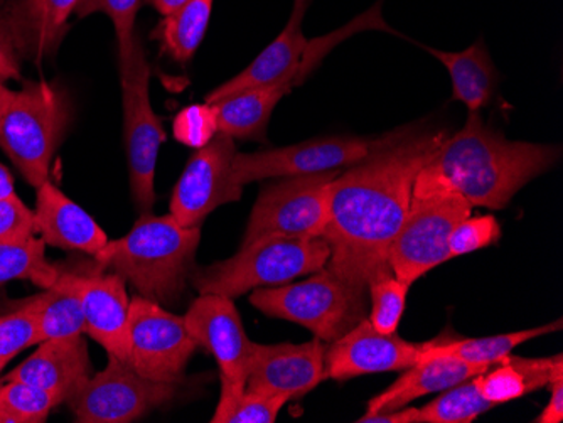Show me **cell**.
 <instances>
[{
  "label": "cell",
  "instance_id": "18",
  "mask_svg": "<svg viewBox=\"0 0 563 423\" xmlns=\"http://www.w3.org/2000/svg\"><path fill=\"white\" fill-rule=\"evenodd\" d=\"M37 352L9 372L4 381H22L49 391L66 403L73 391L91 377L88 344L84 336L40 343Z\"/></svg>",
  "mask_w": 563,
  "mask_h": 423
},
{
  "label": "cell",
  "instance_id": "5",
  "mask_svg": "<svg viewBox=\"0 0 563 423\" xmlns=\"http://www.w3.org/2000/svg\"><path fill=\"white\" fill-rule=\"evenodd\" d=\"M71 119L69 98L47 81H30L14 91L0 115V147L34 188L49 181L55 157Z\"/></svg>",
  "mask_w": 563,
  "mask_h": 423
},
{
  "label": "cell",
  "instance_id": "38",
  "mask_svg": "<svg viewBox=\"0 0 563 423\" xmlns=\"http://www.w3.org/2000/svg\"><path fill=\"white\" fill-rule=\"evenodd\" d=\"M21 59L5 14V2L0 0V84L21 80Z\"/></svg>",
  "mask_w": 563,
  "mask_h": 423
},
{
  "label": "cell",
  "instance_id": "41",
  "mask_svg": "<svg viewBox=\"0 0 563 423\" xmlns=\"http://www.w3.org/2000/svg\"><path fill=\"white\" fill-rule=\"evenodd\" d=\"M145 2L156 9L161 15H169L170 12L176 11L177 8H181L188 0H145Z\"/></svg>",
  "mask_w": 563,
  "mask_h": 423
},
{
  "label": "cell",
  "instance_id": "4",
  "mask_svg": "<svg viewBox=\"0 0 563 423\" xmlns=\"http://www.w3.org/2000/svg\"><path fill=\"white\" fill-rule=\"evenodd\" d=\"M331 248L324 238L267 235L245 243L239 254L208 267L192 268L189 282L199 293L235 301L250 290L286 286L328 265Z\"/></svg>",
  "mask_w": 563,
  "mask_h": 423
},
{
  "label": "cell",
  "instance_id": "40",
  "mask_svg": "<svg viewBox=\"0 0 563 423\" xmlns=\"http://www.w3.org/2000/svg\"><path fill=\"white\" fill-rule=\"evenodd\" d=\"M15 194V185L12 174L9 172L8 167L0 164V199L11 198Z\"/></svg>",
  "mask_w": 563,
  "mask_h": 423
},
{
  "label": "cell",
  "instance_id": "6",
  "mask_svg": "<svg viewBox=\"0 0 563 423\" xmlns=\"http://www.w3.org/2000/svg\"><path fill=\"white\" fill-rule=\"evenodd\" d=\"M365 290L324 267L302 282L255 289L250 304L268 318L296 322L328 344L365 319Z\"/></svg>",
  "mask_w": 563,
  "mask_h": 423
},
{
  "label": "cell",
  "instance_id": "25",
  "mask_svg": "<svg viewBox=\"0 0 563 423\" xmlns=\"http://www.w3.org/2000/svg\"><path fill=\"white\" fill-rule=\"evenodd\" d=\"M495 409L481 397L474 378L441 391L433 402L422 409L405 407L383 415L362 416L360 423H471Z\"/></svg>",
  "mask_w": 563,
  "mask_h": 423
},
{
  "label": "cell",
  "instance_id": "43",
  "mask_svg": "<svg viewBox=\"0 0 563 423\" xmlns=\"http://www.w3.org/2000/svg\"><path fill=\"white\" fill-rule=\"evenodd\" d=\"M0 385H2V380H0Z\"/></svg>",
  "mask_w": 563,
  "mask_h": 423
},
{
  "label": "cell",
  "instance_id": "12",
  "mask_svg": "<svg viewBox=\"0 0 563 423\" xmlns=\"http://www.w3.org/2000/svg\"><path fill=\"white\" fill-rule=\"evenodd\" d=\"M131 353L126 363L144 378L176 383L181 380L198 343L185 318L167 312L157 302L135 296L129 309Z\"/></svg>",
  "mask_w": 563,
  "mask_h": 423
},
{
  "label": "cell",
  "instance_id": "21",
  "mask_svg": "<svg viewBox=\"0 0 563 423\" xmlns=\"http://www.w3.org/2000/svg\"><path fill=\"white\" fill-rule=\"evenodd\" d=\"M488 368L489 366L471 365L451 356L422 358L410 368L404 369V375L387 390L373 397L363 416L383 415L405 409L417 398L441 393L448 388L477 377Z\"/></svg>",
  "mask_w": 563,
  "mask_h": 423
},
{
  "label": "cell",
  "instance_id": "36",
  "mask_svg": "<svg viewBox=\"0 0 563 423\" xmlns=\"http://www.w3.org/2000/svg\"><path fill=\"white\" fill-rule=\"evenodd\" d=\"M173 131L174 137L181 144L188 145L195 151L205 147L220 132L213 107L207 102L202 105L186 107L174 119Z\"/></svg>",
  "mask_w": 563,
  "mask_h": 423
},
{
  "label": "cell",
  "instance_id": "1",
  "mask_svg": "<svg viewBox=\"0 0 563 423\" xmlns=\"http://www.w3.org/2000/svg\"><path fill=\"white\" fill-rule=\"evenodd\" d=\"M445 137V132L401 129L332 179L322 236L331 248L329 270L362 289L394 274L388 252L410 210L413 182Z\"/></svg>",
  "mask_w": 563,
  "mask_h": 423
},
{
  "label": "cell",
  "instance_id": "24",
  "mask_svg": "<svg viewBox=\"0 0 563 423\" xmlns=\"http://www.w3.org/2000/svg\"><path fill=\"white\" fill-rule=\"evenodd\" d=\"M292 91L287 85L255 88L230 94L211 103L218 120V131L242 141H267L268 122L282 98Z\"/></svg>",
  "mask_w": 563,
  "mask_h": 423
},
{
  "label": "cell",
  "instance_id": "28",
  "mask_svg": "<svg viewBox=\"0 0 563 423\" xmlns=\"http://www.w3.org/2000/svg\"><path fill=\"white\" fill-rule=\"evenodd\" d=\"M214 0H188L181 8L163 15L152 40L161 44V52L177 63L191 62L205 40Z\"/></svg>",
  "mask_w": 563,
  "mask_h": 423
},
{
  "label": "cell",
  "instance_id": "35",
  "mask_svg": "<svg viewBox=\"0 0 563 423\" xmlns=\"http://www.w3.org/2000/svg\"><path fill=\"white\" fill-rule=\"evenodd\" d=\"M501 238V226L495 216H467L455 226L449 238L451 257H463L495 245Z\"/></svg>",
  "mask_w": 563,
  "mask_h": 423
},
{
  "label": "cell",
  "instance_id": "31",
  "mask_svg": "<svg viewBox=\"0 0 563 423\" xmlns=\"http://www.w3.org/2000/svg\"><path fill=\"white\" fill-rule=\"evenodd\" d=\"M56 394L22 381L0 385V423H43L55 407L62 405Z\"/></svg>",
  "mask_w": 563,
  "mask_h": 423
},
{
  "label": "cell",
  "instance_id": "27",
  "mask_svg": "<svg viewBox=\"0 0 563 423\" xmlns=\"http://www.w3.org/2000/svg\"><path fill=\"white\" fill-rule=\"evenodd\" d=\"M560 330H562V321L559 319V321L547 324V326L498 334V336L473 337V339H457V337L442 339V337H435L429 343H423L420 359L430 358V356H451V358L463 359V361L471 363V365L493 366L505 356L511 355L520 344Z\"/></svg>",
  "mask_w": 563,
  "mask_h": 423
},
{
  "label": "cell",
  "instance_id": "16",
  "mask_svg": "<svg viewBox=\"0 0 563 423\" xmlns=\"http://www.w3.org/2000/svg\"><path fill=\"white\" fill-rule=\"evenodd\" d=\"M324 352L318 337L303 344L253 343L246 388L287 400L303 397L325 380Z\"/></svg>",
  "mask_w": 563,
  "mask_h": 423
},
{
  "label": "cell",
  "instance_id": "13",
  "mask_svg": "<svg viewBox=\"0 0 563 423\" xmlns=\"http://www.w3.org/2000/svg\"><path fill=\"white\" fill-rule=\"evenodd\" d=\"M235 156V138L221 132L192 154L170 198V216L179 225L201 226L217 208L240 201L243 186L233 174Z\"/></svg>",
  "mask_w": 563,
  "mask_h": 423
},
{
  "label": "cell",
  "instance_id": "37",
  "mask_svg": "<svg viewBox=\"0 0 563 423\" xmlns=\"http://www.w3.org/2000/svg\"><path fill=\"white\" fill-rule=\"evenodd\" d=\"M36 233L34 211L18 194L0 199V242H21Z\"/></svg>",
  "mask_w": 563,
  "mask_h": 423
},
{
  "label": "cell",
  "instance_id": "39",
  "mask_svg": "<svg viewBox=\"0 0 563 423\" xmlns=\"http://www.w3.org/2000/svg\"><path fill=\"white\" fill-rule=\"evenodd\" d=\"M550 400L545 410L540 413L534 422L537 423H560L563 422V359L553 369L550 378Z\"/></svg>",
  "mask_w": 563,
  "mask_h": 423
},
{
  "label": "cell",
  "instance_id": "23",
  "mask_svg": "<svg viewBox=\"0 0 563 423\" xmlns=\"http://www.w3.org/2000/svg\"><path fill=\"white\" fill-rule=\"evenodd\" d=\"M562 359V355L552 358H520L508 355L474 377V383L484 400L498 407L549 387L553 369Z\"/></svg>",
  "mask_w": 563,
  "mask_h": 423
},
{
  "label": "cell",
  "instance_id": "32",
  "mask_svg": "<svg viewBox=\"0 0 563 423\" xmlns=\"http://www.w3.org/2000/svg\"><path fill=\"white\" fill-rule=\"evenodd\" d=\"M410 283L401 282L397 277H379L369 283V299H372V314L368 321L376 331L383 334L397 333L401 315L407 308V296Z\"/></svg>",
  "mask_w": 563,
  "mask_h": 423
},
{
  "label": "cell",
  "instance_id": "29",
  "mask_svg": "<svg viewBox=\"0 0 563 423\" xmlns=\"http://www.w3.org/2000/svg\"><path fill=\"white\" fill-rule=\"evenodd\" d=\"M221 378V394L213 423H274L289 400L264 390Z\"/></svg>",
  "mask_w": 563,
  "mask_h": 423
},
{
  "label": "cell",
  "instance_id": "34",
  "mask_svg": "<svg viewBox=\"0 0 563 423\" xmlns=\"http://www.w3.org/2000/svg\"><path fill=\"white\" fill-rule=\"evenodd\" d=\"M33 344H37L36 297L18 311L0 315V371Z\"/></svg>",
  "mask_w": 563,
  "mask_h": 423
},
{
  "label": "cell",
  "instance_id": "11",
  "mask_svg": "<svg viewBox=\"0 0 563 423\" xmlns=\"http://www.w3.org/2000/svg\"><path fill=\"white\" fill-rule=\"evenodd\" d=\"M394 132L378 138L324 137L300 142L289 147L268 148L258 153H236L233 174L239 185L264 179L296 178L351 167L387 144Z\"/></svg>",
  "mask_w": 563,
  "mask_h": 423
},
{
  "label": "cell",
  "instance_id": "14",
  "mask_svg": "<svg viewBox=\"0 0 563 423\" xmlns=\"http://www.w3.org/2000/svg\"><path fill=\"white\" fill-rule=\"evenodd\" d=\"M423 343H408L397 333L383 334L368 319L340 339L325 344V378L344 381L372 372L404 371L419 363Z\"/></svg>",
  "mask_w": 563,
  "mask_h": 423
},
{
  "label": "cell",
  "instance_id": "8",
  "mask_svg": "<svg viewBox=\"0 0 563 423\" xmlns=\"http://www.w3.org/2000/svg\"><path fill=\"white\" fill-rule=\"evenodd\" d=\"M471 208L466 199L454 192L412 198L388 252L394 276L412 286L427 271L451 260L449 238L455 226L471 216Z\"/></svg>",
  "mask_w": 563,
  "mask_h": 423
},
{
  "label": "cell",
  "instance_id": "17",
  "mask_svg": "<svg viewBox=\"0 0 563 423\" xmlns=\"http://www.w3.org/2000/svg\"><path fill=\"white\" fill-rule=\"evenodd\" d=\"M84 304L85 333L106 347L115 358H129L131 334H129V309L125 280L115 271H76Z\"/></svg>",
  "mask_w": 563,
  "mask_h": 423
},
{
  "label": "cell",
  "instance_id": "19",
  "mask_svg": "<svg viewBox=\"0 0 563 423\" xmlns=\"http://www.w3.org/2000/svg\"><path fill=\"white\" fill-rule=\"evenodd\" d=\"M36 233L46 245L97 255L109 243L93 216L51 181L37 188Z\"/></svg>",
  "mask_w": 563,
  "mask_h": 423
},
{
  "label": "cell",
  "instance_id": "33",
  "mask_svg": "<svg viewBox=\"0 0 563 423\" xmlns=\"http://www.w3.org/2000/svg\"><path fill=\"white\" fill-rule=\"evenodd\" d=\"M142 0H80L75 15L88 18V15H109L115 27L117 43H119V62L129 58L135 46V19Z\"/></svg>",
  "mask_w": 563,
  "mask_h": 423
},
{
  "label": "cell",
  "instance_id": "10",
  "mask_svg": "<svg viewBox=\"0 0 563 423\" xmlns=\"http://www.w3.org/2000/svg\"><path fill=\"white\" fill-rule=\"evenodd\" d=\"M176 383L142 377L125 359L109 355V365L66 400L76 422L129 423L170 402Z\"/></svg>",
  "mask_w": 563,
  "mask_h": 423
},
{
  "label": "cell",
  "instance_id": "42",
  "mask_svg": "<svg viewBox=\"0 0 563 423\" xmlns=\"http://www.w3.org/2000/svg\"><path fill=\"white\" fill-rule=\"evenodd\" d=\"M12 94H14V91L9 90L5 85L0 84V115L8 109L9 102L12 100Z\"/></svg>",
  "mask_w": 563,
  "mask_h": 423
},
{
  "label": "cell",
  "instance_id": "15",
  "mask_svg": "<svg viewBox=\"0 0 563 423\" xmlns=\"http://www.w3.org/2000/svg\"><path fill=\"white\" fill-rule=\"evenodd\" d=\"M183 318L198 346L208 349L217 359L220 377L246 385L253 343L246 336L233 299L199 293Z\"/></svg>",
  "mask_w": 563,
  "mask_h": 423
},
{
  "label": "cell",
  "instance_id": "20",
  "mask_svg": "<svg viewBox=\"0 0 563 423\" xmlns=\"http://www.w3.org/2000/svg\"><path fill=\"white\" fill-rule=\"evenodd\" d=\"M80 0H11L5 2L9 26L21 58L43 62L55 55Z\"/></svg>",
  "mask_w": 563,
  "mask_h": 423
},
{
  "label": "cell",
  "instance_id": "22",
  "mask_svg": "<svg viewBox=\"0 0 563 423\" xmlns=\"http://www.w3.org/2000/svg\"><path fill=\"white\" fill-rule=\"evenodd\" d=\"M439 59L451 75L452 100L464 103L470 112H481L493 102L498 88V71L483 41H476L464 52H439L422 46Z\"/></svg>",
  "mask_w": 563,
  "mask_h": 423
},
{
  "label": "cell",
  "instance_id": "2",
  "mask_svg": "<svg viewBox=\"0 0 563 423\" xmlns=\"http://www.w3.org/2000/svg\"><path fill=\"white\" fill-rule=\"evenodd\" d=\"M560 148L508 141L470 112L466 125L445 137L413 182L412 198L454 192L471 207L503 210L521 188L555 166Z\"/></svg>",
  "mask_w": 563,
  "mask_h": 423
},
{
  "label": "cell",
  "instance_id": "3",
  "mask_svg": "<svg viewBox=\"0 0 563 423\" xmlns=\"http://www.w3.org/2000/svg\"><path fill=\"white\" fill-rule=\"evenodd\" d=\"M201 242V226L186 229L173 216L142 214L131 232L107 243L95 264L131 282L139 296L161 305H174L189 282Z\"/></svg>",
  "mask_w": 563,
  "mask_h": 423
},
{
  "label": "cell",
  "instance_id": "26",
  "mask_svg": "<svg viewBox=\"0 0 563 423\" xmlns=\"http://www.w3.org/2000/svg\"><path fill=\"white\" fill-rule=\"evenodd\" d=\"M37 344L84 336L85 314L76 271L59 270L58 279L36 296Z\"/></svg>",
  "mask_w": 563,
  "mask_h": 423
},
{
  "label": "cell",
  "instance_id": "9",
  "mask_svg": "<svg viewBox=\"0 0 563 423\" xmlns=\"http://www.w3.org/2000/svg\"><path fill=\"white\" fill-rule=\"evenodd\" d=\"M338 174L329 170L265 186L250 214L242 245L267 235L322 238L329 220V185Z\"/></svg>",
  "mask_w": 563,
  "mask_h": 423
},
{
  "label": "cell",
  "instance_id": "30",
  "mask_svg": "<svg viewBox=\"0 0 563 423\" xmlns=\"http://www.w3.org/2000/svg\"><path fill=\"white\" fill-rule=\"evenodd\" d=\"M59 268L46 258L43 238L0 242V286L12 280H30L34 286H53L58 279Z\"/></svg>",
  "mask_w": 563,
  "mask_h": 423
},
{
  "label": "cell",
  "instance_id": "7",
  "mask_svg": "<svg viewBox=\"0 0 563 423\" xmlns=\"http://www.w3.org/2000/svg\"><path fill=\"white\" fill-rule=\"evenodd\" d=\"M122 87L123 138H125L132 198L139 213L148 214L156 203L157 157L166 141L163 122L152 109L148 84L151 65L141 40H135L131 56L119 62Z\"/></svg>",
  "mask_w": 563,
  "mask_h": 423
}]
</instances>
